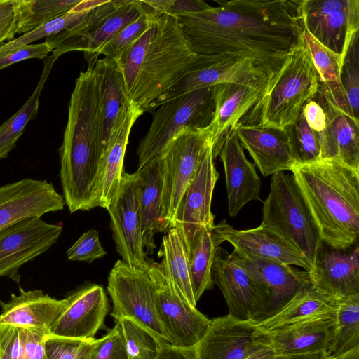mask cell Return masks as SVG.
I'll return each mask as SVG.
<instances>
[{"label":"cell","mask_w":359,"mask_h":359,"mask_svg":"<svg viewBox=\"0 0 359 359\" xmlns=\"http://www.w3.org/2000/svg\"><path fill=\"white\" fill-rule=\"evenodd\" d=\"M58 57L56 53L52 52L50 55L45 58L43 70L34 92L24 105L0 126V159L8 156L23 133L26 125L36 117L39 96L53 65Z\"/></svg>","instance_id":"obj_36"},{"label":"cell","mask_w":359,"mask_h":359,"mask_svg":"<svg viewBox=\"0 0 359 359\" xmlns=\"http://www.w3.org/2000/svg\"><path fill=\"white\" fill-rule=\"evenodd\" d=\"M45 332L32 328H17L13 359H46Z\"/></svg>","instance_id":"obj_45"},{"label":"cell","mask_w":359,"mask_h":359,"mask_svg":"<svg viewBox=\"0 0 359 359\" xmlns=\"http://www.w3.org/2000/svg\"><path fill=\"white\" fill-rule=\"evenodd\" d=\"M211 6L203 0H170L165 15L177 17L203 11Z\"/></svg>","instance_id":"obj_51"},{"label":"cell","mask_w":359,"mask_h":359,"mask_svg":"<svg viewBox=\"0 0 359 359\" xmlns=\"http://www.w3.org/2000/svg\"><path fill=\"white\" fill-rule=\"evenodd\" d=\"M147 273L156 286V311L168 342L176 347L195 348L210 319L181 295L158 263L151 262Z\"/></svg>","instance_id":"obj_10"},{"label":"cell","mask_w":359,"mask_h":359,"mask_svg":"<svg viewBox=\"0 0 359 359\" xmlns=\"http://www.w3.org/2000/svg\"><path fill=\"white\" fill-rule=\"evenodd\" d=\"M212 139L206 128L181 130L156 156L162 170V219L168 231L174 227L182 196L196 172L201 152Z\"/></svg>","instance_id":"obj_8"},{"label":"cell","mask_w":359,"mask_h":359,"mask_svg":"<svg viewBox=\"0 0 359 359\" xmlns=\"http://www.w3.org/2000/svg\"><path fill=\"white\" fill-rule=\"evenodd\" d=\"M93 67L88 65L76 80L59 149L63 198L71 213L97 207L98 174L104 147Z\"/></svg>","instance_id":"obj_2"},{"label":"cell","mask_w":359,"mask_h":359,"mask_svg":"<svg viewBox=\"0 0 359 359\" xmlns=\"http://www.w3.org/2000/svg\"><path fill=\"white\" fill-rule=\"evenodd\" d=\"M337 311L312 318L268 332L257 333L278 355L327 352L334 334Z\"/></svg>","instance_id":"obj_25"},{"label":"cell","mask_w":359,"mask_h":359,"mask_svg":"<svg viewBox=\"0 0 359 359\" xmlns=\"http://www.w3.org/2000/svg\"><path fill=\"white\" fill-rule=\"evenodd\" d=\"M62 231L60 224L32 217L0 231V277L19 283L20 267L46 252L57 241Z\"/></svg>","instance_id":"obj_15"},{"label":"cell","mask_w":359,"mask_h":359,"mask_svg":"<svg viewBox=\"0 0 359 359\" xmlns=\"http://www.w3.org/2000/svg\"><path fill=\"white\" fill-rule=\"evenodd\" d=\"M119 323L129 359H155L161 341L133 320L121 318Z\"/></svg>","instance_id":"obj_41"},{"label":"cell","mask_w":359,"mask_h":359,"mask_svg":"<svg viewBox=\"0 0 359 359\" xmlns=\"http://www.w3.org/2000/svg\"><path fill=\"white\" fill-rule=\"evenodd\" d=\"M197 57L177 19L162 15L116 60L130 101L146 112L154 111L156 102L185 74Z\"/></svg>","instance_id":"obj_3"},{"label":"cell","mask_w":359,"mask_h":359,"mask_svg":"<svg viewBox=\"0 0 359 359\" xmlns=\"http://www.w3.org/2000/svg\"><path fill=\"white\" fill-rule=\"evenodd\" d=\"M216 232L233 247L238 255L299 266L309 272L311 267L301 252L271 229L259 225L247 230L234 229L222 220L214 226Z\"/></svg>","instance_id":"obj_21"},{"label":"cell","mask_w":359,"mask_h":359,"mask_svg":"<svg viewBox=\"0 0 359 359\" xmlns=\"http://www.w3.org/2000/svg\"><path fill=\"white\" fill-rule=\"evenodd\" d=\"M90 359H129L118 323L103 337L96 339Z\"/></svg>","instance_id":"obj_46"},{"label":"cell","mask_w":359,"mask_h":359,"mask_svg":"<svg viewBox=\"0 0 359 359\" xmlns=\"http://www.w3.org/2000/svg\"><path fill=\"white\" fill-rule=\"evenodd\" d=\"M81 0H20L18 34H25L69 13Z\"/></svg>","instance_id":"obj_38"},{"label":"cell","mask_w":359,"mask_h":359,"mask_svg":"<svg viewBox=\"0 0 359 359\" xmlns=\"http://www.w3.org/2000/svg\"><path fill=\"white\" fill-rule=\"evenodd\" d=\"M142 12L136 20L128 25L112 39L108 41L99 51V55L114 60L118 59L151 25L156 17L141 0Z\"/></svg>","instance_id":"obj_43"},{"label":"cell","mask_w":359,"mask_h":359,"mask_svg":"<svg viewBox=\"0 0 359 359\" xmlns=\"http://www.w3.org/2000/svg\"><path fill=\"white\" fill-rule=\"evenodd\" d=\"M68 304L51 328L55 336L74 339L94 338L103 328L109 311L106 293L101 285L82 287L68 297Z\"/></svg>","instance_id":"obj_24"},{"label":"cell","mask_w":359,"mask_h":359,"mask_svg":"<svg viewBox=\"0 0 359 359\" xmlns=\"http://www.w3.org/2000/svg\"><path fill=\"white\" fill-rule=\"evenodd\" d=\"M143 111L129 101L116 121L102 151L98 174L97 205L107 208L117 194L123 171V161L132 128Z\"/></svg>","instance_id":"obj_27"},{"label":"cell","mask_w":359,"mask_h":359,"mask_svg":"<svg viewBox=\"0 0 359 359\" xmlns=\"http://www.w3.org/2000/svg\"><path fill=\"white\" fill-rule=\"evenodd\" d=\"M137 149V169L154 159L183 128H204L215 114L213 86L189 92L159 105Z\"/></svg>","instance_id":"obj_7"},{"label":"cell","mask_w":359,"mask_h":359,"mask_svg":"<svg viewBox=\"0 0 359 359\" xmlns=\"http://www.w3.org/2000/svg\"><path fill=\"white\" fill-rule=\"evenodd\" d=\"M330 359H359V347L337 356L330 357Z\"/></svg>","instance_id":"obj_56"},{"label":"cell","mask_w":359,"mask_h":359,"mask_svg":"<svg viewBox=\"0 0 359 359\" xmlns=\"http://www.w3.org/2000/svg\"><path fill=\"white\" fill-rule=\"evenodd\" d=\"M158 256L162 259L158 263L162 271L181 295L196 307L188 254L182 237L176 227L171 228L163 237Z\"/></svg>","instance_id":"obj_34"},{"label":"cell","mask_w":359,"mask_h":359,"mask_svg":"<svg viewBox=\"0 0 359 359\" xmlns=\"http://www.w3.org/2000/svg\"><path fill=\"white\" fill-rule=\"evenodd\" d=\"M215 224L207 226L188 252L194 295L196 302L215 284L212 266L216 251L223 239L216 232Z\"/></svg>","instance_id":"obj_35"},{"label":"cell","mask_w":359,"mask_h":359,"mask_svg":"<svg viewBox=\"0 0 359 359\" xmlns=\"http://www.w3.org/2000/svg\"><path fill=\"white\" fill-rule=\"evenodd\" d=\"M311 284L337 299L359 294V247H331L322 240L309 272Z\"/></svg>","instance_id":"obj_20"},{"label":"cell","mask_w":359,"mask_h":359,"mask_svg":"<svg viewBox=\"0 0 359 359\" xmlns=\"http://www.w3.org/2000/svg\"><path fill=\"white\" fill-rule=\"evenodd\" d=\"M302 27L323 46L341 55L359 28L358 0H302Z\"/></svg>","instance_id":"obj_14"},{"label":"cell","mask_w":359,"mask_h":359,"mask_svg":"<svg viewBox=\"0 0 359 359\" xmlns=\"http://www.w3.org/2000/svg\"><path fill=\"white\" fill-rule=\"evenodd\" d=\"M314 98L326 115V127L318 133L320 159L336 160L359 170V121L340 109L319 89Z\"/></svg>","instance_id":"obj_28"},{"label":"cell","mask_w":359,"mask_h":359,"mask_svg":"<svg viewBox=\"0 0 359 359\" xmlns=\"http://www.w3.org/2000/svg\"><path fill=\"white\" fill-rule=\"evenodd\" d=\"M319 84L318 72L302 38L267 79L259 100L238 123L283 129L297 121L304 104L316 95Z\"/></svg>","instance_id":"obj_5"},{"label":"cell","mask_w":359,"mask_h":359,"mask_svg":"<svg viewBox=\"0 0 359 359\" xmlns=\"http://www.w3.org/2000/svg\"><path fill=\"white\" fill-rule=\"evenodd\" d=\"M302 112L307 125L312 130L320 133L325 130L326 115L323 107L315 98L304 104Z\"/></svg>","instance_id":"obj_50"},{"label":"cell","mask_w":359,"mask_h":359,"mask_svg":"<svg viewBox=\"0 0 359 359\" xmlns=\"http://www.w3.org/2000/svg\"><path fill=\"white\" fill-rule=\"evenodd\" d=\"M217 2L219 6L175 17L193 52L250 58L271 78L302 39V0Z\"/></svg>","instance_id":"obj_1"},{"label":"cell","mask_w":359,"mask_h":359,"mask_svg":"<svg viewBox=\"0 0 359 359\" xmlns=\"http://www.w3.org/2000/svg\"><path fill=\"white\" fill-rule=\"evenodd\" d=\"M339 299L314 287L302 288L285 306L271 316L256 323L259 332H268L312 318L337 311Z\"/></svg>","instance_id":"obj_33"},{"label":"cell","mask_w":359,"mask_h":359,"mask_svg":"<svg viewBox=\"0 0 359 359\" xmlns=\"http://www.w3.org/2000/svg\"><path fill=\"white\" fill-rule=\"evenodd\" d=\"M218 155L224 168L229 214L235 217L249 201H261V180L255 164L245 157L234 127L221 140L214 158Z\"/></svg>","instance_id":"obj_22"},{"label":"cell","mask_w":359,"mask_h":359,"mask_svg":"<svg viewBox=\"0 0 359 359\" xmlns=\"http://www.w3.org/2000/svg\"><path fill=\"white\" fill-rule=\"evenodd\" d=\"M264 226L295 247L311 267L321 241L318 227L292 174L272 175L270 191L263 202Z\"/></svg>","instance_id":"obj_6"},{"label":"cell","mask_w":359,"mask_h":359,"mask_svg":"<svg viewBox=\"0 0 359 359\" xmlns=\"http://www.w3.org/2000/svg\"><path fill=\"white\" fill-rule=\"evenodd\" d=\"M330 356L326 351L316 353L295 354V355H278L273 359H330Z\"/></svg>","instance_id":"obj_54"},{"label":"cell","mask_w":359,"mask_h":359,"mask_svg":"<svg viewBox=\"0 0 359 359\" xmlns=\"http://www.w3.org/2000/svg\"><path fill=\"white\" fill-rule=\"evenodd\" d=\"M90 11L77 10L74 6L69 13L62 16L23 34L17 39L4 43L0 46V55L30 45L31 43L42 38H47L69 29L82 21Z\"/></svg>","instance_id":"obj_42"},{"label":"cell","mask_w":359,"mask_h":359,"mask_svg":"<svg viewBox=\"0 0 359 359\" xmlns=\"http://www.w3.org/2000/svg\"><path fill=\"white\" fill-rule=\"evenodd\" d=\"M266 346L255 321L227 314L210 320L195 349L199 359H244Z\"/></svg>","instance_id":"obj_19"},{"label":"cell","mask_w":359,"mask_h":359,"mask_svg":"<svg viewBox=\"0 0 359 359\" xmlns=\"http://www.w3.org/2000/svg\"><path fill=\"white\" fill-rule=\"evenodd\" d=\"M321 240L347 250L359 237V170L330 159L295 165L291 170Z\"/></svg>","instance_id":"obj_4"},{"label":"cell","mask_w":359,"mask_h":359,"mask_svg":"<svg viewBox=\"0 0 359 359\" xmlns=\"http://www.w3.org/2000/svg\"><path fill=\"white\" fill-rule=\"evenodd\" d=\"M139 202L143 248L152 253L156 248L154 236L156 233H167L162 219V170L158 157L137 169Z\"/></svg>","instance_id":"obj_32"},{"label":"cell","mask_w":359,"mask_h":359,"mask_svg":"<svg viewBox=\"0 0 359 359\" xmlns=\"http://www.w3.org/2000/svg\"><path fill=\"white\" fill-rule=\"evenodd\" d=\"M107 291L113 304L111 316L116 320L130 319L169 343L156 311V286L147 271L118 260L109 273Z\"/></svg>","instance_id":"obj_9"},{"label":"cell","mask_w":359,"mask_h":359,"mask_svg":"<svg viewBox=\"0 0 359 359\" xmlns=\"http://www.w3.org/2000/svg\"><path fill=\"white\" fill-rule=\"evenodd\" d=\"M20 0H0V46L18 34Z\"/></svg>","instance_id":"obj_48"},{"label":"cell","mask_w":359,"mask_h":359,"mask_svg":"<svg viewBox=\"0 0 359 359\" xmlns=\"http://www.w3.org/2000/svg\"><path fill=\"white\" fill-rule=\"evenodd\" d=\"M236 134L264 177L285 170L295 165L283 129L265 128L238 123Z\"/></svg>","instance_id":"obj_30"},{"label":"cell","mask_w":359,"mask_h":359,"mask_svg":"<svg viewBox=\"0 0 359 359\" xmlns=\"http://www.w3.org/2000/svg\"><path fill=\"white\" fill-rule=\"evenodd\" d=\"M107 210L116 249L129 266L147 271L149 262L142 243L139 188L136 174H122L117 194Z\"/></svg>","instance_id":"obj_13"},{"label":"cell","mask_w":359,"mask_h":359,"mask_svg":"<svg viewBox=\"0 0 359 359\" xmlns=\"http://www.w3.org/2000/svg\"><path fill=\"white\" fill-rule=\"evenodd\" d=\"M241 257L245 269L264 299V319L277 312L311 283L309 273L305 270L263 259Z\"/></svg>","instance_id":"obj_23"},{"label":"cell","mask_w":359,"mask_h":359,"mask_svg":"<svg viewBox=\"0 0 359 359\" xmlns=\"http://www.w3.org/2000/svg\"><path fill=\"white\" fill-rule=\"evenodd\" d=\"M51 182L25 178L0 187V231L29 218L64 209Z\"/></svg>","instance_id":"obj_18"},{"label":"cell","mask_w":359,"mask_h":359,"mask_svg":"<svg viewBox=\"0 0 359 359\" xmlns=\"http://www.w3.org/2000/svg\"><path fill=\"white\" fill-rule=\"evenodd\" d=\"M68 304V299L53 298L41 290L11 294L8 302L0 299V325L32 328L50 334V330Z\"/></svg>","instance_id":"obj_29"},{"label":"cell","mask_w":359,"mask_h":359,"mask_svg":"<svg viewBox=\"0 0 359 359\" xmlns=\"http://www.w3.org/2000/svg\"><path fill=\"white\" fill-rule=\"evenodd\" d=\"M276 355L274 351L266 345L244 359H273Z\"/></svg>","instance_id":"obj_55"},{"label":"cell","mask_w":359,"mask_h":359,"mask_svg":"<svg viewBox=\"0 0 359 359\" xmlns=\"http://www.w3.org/2000/svg\"><path fill=\"white\" fill-rule=\"evenodd\" d=\"M53 50L46 42L30 44L0 55V70L9 65L30 58H46Z\"/></svg>","instance_id":"obj_49"},{"label":"cell","mask_w":359,"mask_h":359,"mask_svg":"<svg viewBox=\"0 0 359 359\" xmlns=\"http://www.w3.org/2000/svg\"><path fill=\"white\" fill-rule=\"evenodd\" d=\"M155 359H199L195 348H180L162 342Z\"/></svg>","instance_id":"obj_52"},{"label":"cell","mask_w":359,"mask_h":359,"mask_svg":"<svg viewBox=\"0 0 359 359\" xmlns=\"http://www.w3.org/2000/svg\"><path fill=\"white\" fill-rule=\"evenodd\" d=\"M340 83L348 114L359 121L358 31L352 35L341 54Z\"/></svg>","instance_id":"obj_39"},{"label":"cell","mask_w":359,"mask_h":359,"mask_svg":"<svg viewBox=\"0 0 359 359\" xmlns=\"http://www.w3.org/2000/svg\"><path fill=\"white\" fill-rule=\"evenodd\" d=\"M212 277L226 300L229 314L241 320H262L264 299L245 269L241 257L219 246L212 266Z\"/></svg>","instance_id":"obj_16"},{"label":"cell","mask_w":359,"mask_h":359,"mask_svg":"<svg viewBox=\"0 0 359 359\" xmlns=\"http://www.w3.org/2000/svg\"><path fill=\"white\" fill-rule=\"evenodd\" d=\"M295 165H304L320 160L318 133L307 125L302 112L297 121L283 128Z\"/></svg>","instance_id":"obj_40"},{"label":"cell","mask_w":359,"mask_h":359,"mask_svg":"<svg viewBox=\"0 0 359 359\" xmlns=\"http://www.w3.org/2000/svg\"><path fill=\"white\" fill-rule=\"evenodd\" d=\"M141 12V0L105 1L72 29L65 48L67 52H83L88 65H94L104 43L136 20Z\"/></svg>","instance_id":"obj_11"},{"label":"cell","mask_w":359,"mask_h":359,"mask_svg":"<svg viewBox=\"0 0 359 359\" xmlns=\"http://www.w3.org/2000/svg\"><path fill=\"white\" fill-rule=\"evenodd\" d=\"M212 139L203 148L193 178L180 201L174 227L181 234L189 252L203 231L215 224L211 202L215 186L219 178L215 166Z\"/></svg>","instance_id":"obj_12"},{"label":"cell","mask_w":359,"mask_h":359,"mask_svg":"<svg viewBox=\"0 0 359 359\" xmlns=\"http://www.w3.org/2000/svg\"><path fill=\"white\" fill-rule=\"evenodd\" d=\"M96 339H74L46 335L45 351L46 359H90Z\"/></svg>","instance_id":"obj_44"},{"label":"cell","mask_w":359,"mask_h":359,"mask_svg":"<svg viewBox=\"0 0 359 359\" xmlns=\"http://www.w3.org/2000/svg\"><path fill=\"white\" fill-rule=\"evenodd\" d=\"M267 77L225 82L213 86L214 118L210 123L212 153L226 133L235 127L262 95Z\"/></svg>","instance_id":"obj_26"},{"label":"cell","mask_w":359,"mask_h":359,"mask_svg":"<svg viewBox=\"0 0 359 359\" xmlns=\"http://www.w3.org/2000/svg\"><path fill=\"white\" fill-rule=\"evenodd\" d=\"M359 347V294L339 299L337 324L327 353L330 357Z\"/></svg>","instance_id":"obj_37"},{"label":"cell","mask_w":359,"mask_h":359,"mask_svg":"<svg viewBox=\"0 0 359 359\" xmlns=\"http://www.w3.org/2000/svg\"><path fill=\"white\" fill-rule=\"evenodd\" d=\"M93 69L97 88L102 143L104 149L119 114L130 100L122 71L116 60L97 59Z\"/></svg>","instance_id":"obj_31"},{"label":"cell","mask_w":359,"mask_h":359,"mask_svg":"<svg viewBox=\"0 0 359 359\" xmlns=\"http://www.w3.org/2000/svg\"><path fill=\"white\" fill-rule=\"evenodd\" d=\"M264 76L267 77L264 72L250 58L225 54L198 55L185 74L156 102L154 109L191 91L221 83Z\"/></svg>","instance_id":"obj_17"},{"label":"cell","mask_w":359,"mask_h":359,"mask_svg":"<svg viewBox=\"0 0 359 359\" xmlns=\"http://www.w3.org/2000/svg\"><path fill=\"white\" fill-rule=\"evenodd\" d=\"M107 254L100 241L99 233L90 229L67 250V257L70 261H81L90 263L103 257Z\"/></svg>","instance_id":"obj_47"},{"label":"cell","mask_w":359,"mask_h":359,"mask_svg":"<svg viewBox=\"0 0 359 359\" xmlns=\"http://www.w3.org/2000/svg\"><path fill=\"white\" fill-rule=\"evenodd\" d=\"M17 327L0 325V359H13Z\"/></svg>","instance_id":"obj_53"}]
</instances>
